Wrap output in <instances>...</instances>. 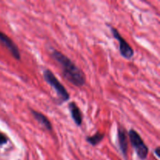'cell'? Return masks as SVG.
<instances>
[{"mask_svg":"<svg viewBox=\"0 0 160 160\" xmlns=\"http://www.w3.org/2000/svg\"><path fill=\"white\" fill-rule=\"evenodd\" d=\"M0 42L9 50V52H10L11 54H12V56L14 57V59H17V60H20V50H19V48L17 47V45L12 42V40L10 38L8 37L6 34H5L4 33H2V31H0Z\"/></svg>","mask_w":160,"mask_h":160,"instance_id":"5b68a950","label":"cell"},{"mask_svg":"<svg viewBox=\"0 0 160 160\" xmlns=\"http://www.w3.org/2000/svg\"><path fill=\"white\" fill-rule=\"evenodd\" d=\"M51 56L61 67L62 75L68 82L78 88L83 87L85 84L84 73L70 58L56 49L52 50Z\"/></svg>","mask_w":160,"mask_h":160,"instance_id":"6da1fadb","label":"cell"},{"mask_svg":"<svg viewBox=\"0 0 160 160\" xmlns=\"http://www.w3.org/2000/svg\"><path fill=\"white\" fill-rule=\"evenodd\" d=\"M68 109L69 111H70L72 120H73L75 124L78 127H81V124H82L83 117L81 109L78 107V105H77L74 102H71L69 103Z\"/></svg>","mask_w":160,"mask_h":160,"instance_id":"52a82bcc","label":"cell"},{"mask_svg":"<svg viewBox=\"0 0 160 160\" xmlns=\"http://www.w3.org/2000/svg\"><path fill=\"white\" fill-rule=\"evenodd\" d=\"M128 136L131 146L133 147L139 159L142 160L146 159L148 154V147L145 143L140 134L135 130L131 129L128 131Z\"/></svg>","mask_w":160,"mask_h":160,"instance_id":"3957f363","label":"cell"},{"mask_svg":"<svg viewBox=\"0 0 160 160\" xmlns=\"http://www.w3.org/2000/svg\"><path fill=\"white\" fill-rule=\"evenodd\" d=\"M31 112L33 117L34 118V120H37L39 124L44 127L47 131H52V125L51 122H50V120L43 113L38 112V111L33 110V109H31Z\"/></svg>","mask_w":160,"mask_h":160,"instance_id":"ba28073f","label":"cell"},{"mask_svg":"<svg viewBox=\"0 0 160 160\" xmlns=\"http://www.w3.org/2000/svg\"><path fill=\"white\" fill-rule=\"evenodd\" d=\"M8 138L4 134L0 132V145H3L7 143Z\"/></svg>","mask_w":160,"mask_h":160,"instance_id":"30bf717a","label":"cell"},{"mask_svg":"<svg viewBox=\"0 0 160 160\" xmlns=\"http://www.w3.org/2000/svg\"><path fill=\"white\" fill-rule=\"evenodd\" d=\"M43 78L45 82L56 91L58 98V104H62L70 99V96L69 92L51 70L48 69L44 70Z\"/></svg>","mask_w":160,"mask_h":160,"instance_id":"7a4b0ae2","label":"cell"},{"mask_svg":"<svg viewBox=\"0 0 160 160\" xmlns=\"http://www.w3.org/2000/svg\"><path fill=\"white\" fill-rule=\"evenodd\" d=\"M104 137L105 134L99 132V131H97L94 135L88 136V137L86 138V141H87V142H88L91 145H92V146H96V145H98V144L104 139Z\"/></svg>","mask_w":160,"mask_h":160,"instance_id":"9c48e42d","label":"cell"},{"mask_svg":"<svg viewBox=\"0 0 160 160\" xmlns=\"http://www.w3.org/2000/svg\"><path fill=\"white\" fill-rule=\"evenodd\" d=\"M118 143L120 147V152L125 159L128 157V133L126 132L123 128H118Z\"/></svg>","mask_w":160,"mask_h":160,"instance_id":"8992f818","label":"cell"},{"mask_svg":"<svg viewBox=\"0 0 160 160\" xmlns=\"http://www.w3.org/2000/svg\"><path fill=\"white\" fill-rule=\"evenodd\" d=\"M111 31H112V36L115 39H117L119 42V47H120V55L123 58L127 59H130L134 56V51L133 50L132 47L129 45L128 42L124 39V38L122 37L119 33L118 30L111 27Z\"/></svg>","mask_w":160,"mask_h":160,"instance_id":"277c9868","label":"cell"},{"mask_svg":"<svg viewBox=\"0 0 160 160\" xmlns=\"http://www.w3.org/2000/svg\"><path fill=\"white\" fill-rule=\"evenodd\" d=\"M159 152H160V148H159V147H157V148H156V149L154 150V153H155V155H156V157L158 158V159H159V158L160 157Z\"/></svg>","mask_w":160,"mask_h":160,"instance_id":"8fae6325","label":"cell"}]
</instances>
